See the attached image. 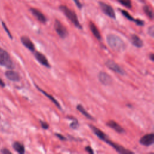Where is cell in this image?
I'll use <instances>...</instances> for the list:
<instances>
[{
    "instance_id": "2",
    "label": "cell",
    "mask_w": 154,
    "mask_h": 154,
    "mask_svg": "<svg viewBox=\"0 0 154 154\" xmlns=\"http://www.w3.org/2000/svg\"><path fill=\"white\" fill-rule=\"evenodd\" d=\"M60 10L64 14V15L67 17V18L78 28L82 29V26L81 25L78 17L76 14V13L69 8L66 5H60Z\"/></svg>"
},
{
    "instance_id": "5",
    "label": "cell",
    "mask_w": 154,
    "mask_h": 154,
    "mask_svg": "<svg viewBox=\"0 0 154 154\" xmlns=\"http://www.w3.org/2000/svg\"><path fill=\"white\" fill-rule=\"evenodd\" d=\"M105 65L108 69L114 72L115 73L121 75H125L126 74V72L124 70V69L112 60H108L105 62Z\"/></svg>"
},
{
    "instance_id": "12",
    "label": "cell",
    "mask_w": 154,
    "mask_h": 154,
    "mask_svg": "<svg viewBox=\"0 0 154 154\" xmlns=\"http://www.w3.org/2000/svg\"><path fill=\"white\" fill-rule=\"evenodd\" d=\"M106 125L107 126L113 129L115 131H116L118 133L122 134L125 132V129L119 124H118L116 122H115L112 120H110L108 122H107Z\"/></svg>"
},
{
    "instance_id": "21",
    "label": "cell",
    "mask_w": 154,
    "mask_h": 154,
    "mask_svg": "<svg viewBox=\"0 0 154 154\" xmlns=\"http://www.w3.org/2000/svg\"><path fill=\"white\" fill-rule=\"evenodd\" d=\"M117 1L126 8H131L132 7V3L131 0H117Z\"/></svg>"
},
{
    "instance_id": "28",
    "label": "cell",
    "mask_w": 154,
    "mask_h": 154,
    "mask_svg": "<svg viewBox=\"0 0 154 154\" xmlns=\"http://www.w3.org/2000/svg\"><path fill=\"white\" fill-rule=\"evenodd\" d=\"M85 150L86 152H87L88 153H90V154H93V153H94L93 150L92 148H91L90 146H86V147H85Z\"/></svg>"
},
{
    "instance_id": "25",
    "label": "cell",
    "mask_w": 154,
    "mask_h": 154,
    "mask_svg": "<svg viewBox=\"0 0 154 154\" xmlns=\"http://www.w3.org/2000/svg\"><path fill=\"white\" fill-rule=\"evenodd\" d=\"M40 125H41L42 128L43 129H47L49 128V124L47 123L46 122L43 121V120H40Z\"/></svg>"
},
{
    "instance_id": "15",
    "label": "cell",
    "mask_w": 154,
    "mask_h": 154,
    "mask_svg": "<svg viewBox=\"0 0 154 154\" xmlns=\"http://www.w3.org/2000/svg\"><path fill=\"white\" fill-rule=\"evenodd\" d=\"M131 40L134 46L138 48H140L143 46V41L136 34H134L131 35Z\"/></svg>"
},
{
    "instance_id": "18",
    "label": "cell",
    "mask_w": 154,
    "mask_h": 154,
    "mask_svg": "<svg viewBox=\"0 0 154 154\" xmlns=\"http://www.w3.org/2000/svg\"><path fill=\"white\" fill-rule=\"evenodd\" d=\"M12 146H13V148L14 149V150H16L17 153L20 154H23L25 152L24 146L19 141L14 142Z\"/></svg>"
},
{
    "instance_id": "24",
    "label": "cell",
    "mask_w": 154,
    "mask_h": 154,
    "mask_svg": "<svg viewBox=\"0 0 154 154\" xmlns=\"http://www.w3.org/2000/svg\"><path fill=\"white\" fill-rule=\"evenodd\" d=\"M2 26H3V28H4V29H5V31H6V32L7 33V34H8V35L9 36V37L11 38V39H12L13 38V36H12V35L11 34V33H10V31L8 30V28L7 27V26H6V25H5V23L4 22H2Z\"/></svg>"
},
{
    "instance_id": "4",
    "label": "cell",
    "mask_w": 154,
    "mask_h": 154,
    "mask_svg": "<svg viewBox=\"0 0 154 154\" xmlns=\"http://www.w3.org/2000/svg\"><path fill=\"white\" fill-rule=\"evenodd\" d=\"M103 141L104 142L106 143L107 144H108L111 147H112L119 153H122V154H132V153H134V152H131V150H129L128 149L123 147V146H120L118 144L112 142L111 140H110L109 139L108 136Z\"/></svg>"
},
{
    "instance_id": "30",
    "label": "cell",
    "mask_w": 154,
    "mask_h": 154,
    "mask_svg": "<svg viewBox=\"0 0 154 154\" xmlns=\"http://www.w3.org/2000/svg\"><path fill=\"white\" fill-rule=\"evenodd\" d=\"M74 1V2L75 3V4L76 5V6L79 8H81L82 7V4H81L80 1L79 0H73Z\"/></svg>"
},
{
    "instance_id": "26",
    "label": "cell",
    "mask_w": 154,
    "mask_h": 154,
    "mask_svg": "<svg viewBox=\"0 0 154 154\" xmlns=\"http://www.w3.org/2000/svg\"><path fill=\"white\" fill-rule=\"evenodd\" d=\"M148 34L152 37H154V27L153 25L150 26L149 28H148Z\"/></svg>"
},
{
    "instance_id": "23",
    "label": "cell",
    "mask_w": 154,
    "mask_h": 154,
    "mask_svg": "<svg viewBox=\"0 0 154 154\" xmlns=\"http://www.w3.org/2000/svg\"><path fill=\"white\" fill-rule=\"evenodd\" d=\"M79 126V123H78V122L76 119L75 120V121L72 122L70 124V127L73 129H76L78 128Z\"/></svg>"
},
{
    "instance_id": "20",
    "label": "cell",
    "mask_w": 154,
    "mask_h": 154,
    "mask_svg": "<svg viewBox=\"0 0 154 154\" xmlns=\"http://www.w3.org/2000/svg\"><path fill=\"white\" fill-rule=\"evenodd\" d=\"M143 10H144V12L146 13V14L147 16V17L149 19H153V11H152V8L149 6L144 5L143 7Z\"/></svg>"
},
{
    "instance_id": "9",
    "label": "cell",
    "mask_w": 154,
    "mask_h": 154,
    "mask_svg": "<svg viewBox=\"0 0 154 154\" xmlns=\"http://www.w3.org/2000/svg\"><path fill=\"white\" fill-rule=\"evenodd\" d=\"M98 79L100 83L105 85H109L112 82V78L105 72H100L98 75Z\"/></svg>"
},
{
    "instance_id": "3",
    "label": "cell",
    "mask_w": 154,
    "mask_h": 154,
    "mask_svg": "<svg viewBox=\"0 0 154 154\" xmlns=\"http://www.w3.org/2000/svg\"><path fill=\"white\" fill-rule=\"evenodd\" d=\"M0 65L10 69L14 67V63L9 54L1 48H0Z\"/></svg>"
},
{
    "instance_id": "27",
    "label": "cell",
    "mask_w": 154,
    "mask_h": 154,
    "mask_svg": "<svg viewBox=\"0 0 154 154\" xmlns=\"http://www.w3.org/2000/svg\"><path fill=\"white\" fill-rule=\"evenodd\" d=\"M55 136L57 137L60 140H63V141H66L67 140L66 137H65L64 135L60 134H58V133H55Z\"/></svg>"
},
{
    "instance_id": "13",
    "label": "cell",
    "mask_w": 154,
    "mask_h": 154,
    "mask_svg": "<svg viewBox=\"0 0 154 154\" xmlns=\"http://www.w3.org/2000/svg\"><path fill=\"white\" fill-rule=\"evenodd\" d=\"M22 43L31 52L35 51V46L30 38L27 36H22L20 38Z\"/></svg>"
},
{
    "instance_id": "31",
    "label": "cell",
    "mask_w": 154,
    "mask_h": 154,
    "mask_svg": "<svg viewBox=\"0 0 154 154\" xmlns=\"http://www.w3.org/2000/svg\"><path fill=\"white\" fill-rule=\"evenodd\" d=\"M149 58L150 59V60L152 61H154V54L153 53H151L150 55H149Z\"/></svg>"
},
{
    "instance_id": "11",
    "label": "cell",
    "mask_w": 154,
    "mask_h": 154,
    "mask_svg": "<svg viewBox=\"0 0 154 154\" xmlns=\"http://www.w3.org/2000/svg\"><path fill=\"white\" fill-rule=\"evenodd\" d=\"M30 11L31 13L33 14V16H35V17L41 23H45L47 21V19L46 16L38 10L34 8H31Z\"/></svg>"
},
{
    "instance_id": "19",
    "label": "cell",
    "mask_w": 154,
    "mask_h": 154,
    "mask_svg": "<svg viewBox=\"0 0 154 154\" xmlns=\"http://www.w3.org/2000/svg\"><path fill=\"white\" fill-rule=\"evenodd\" d=\"M76 109L79 112H80L82 114H83L85 117L90 119V120H94V119L85 109V108L83 107V106L81 104H78L76 105Z\"/></svg>"
},
{
    "instance_id": "17",
    "label": "cell",
    "mask_w": 154,
    "mask_h": 154,
    "mask_svg": "<svg viewBox=\"0 0 154 154\" xmlns=\"http://www.w3.org/2000/svg\"><path fill=\"white\" fill-rule=\"evenodd\" d=\"M89 27L90 29L91 32H92L93 35L99 40H100L102 39V37L101 35L100 34V32L98 29V28H97V26L94 25V23H93L92 22H90L89 23Z\"/></svg>"
},
{
    "instance_id": "1",
    "label": "cell",
    "mask_w": 154,
    "mask_h": 154,
    "mask_svg": "<svg viewBox=\"0 0 154 154\" xmlns=\"http://www.w3.org/2000/svg\"><path fill=\"white\" fill-rule=\"evenodd\" d=\"M106 40L109 46L114 51L121 52L125 50L126 44L125 42L118 35L113 34H108Z\"/></svg>"
},
{
    "instance_id": "7",
    "label": "cell",
    "mask_w": 154,
    "mask_h": 154,
    "mask_svg": "<svg viewBox=\"0 0 154 154\" xmlns=\"http://www.w3.org/2000/svg\"><path fill=\"white\" fill-rule=\"evenodd\" d=\"M99 5L102 11L106 15L112 19H116V13L111 6L103 2H99Z\"/></svg>"
},
{
    "instance_id": "16",
    "label": "cell",
    "mask_w": 154,
    "mask_h": 154,
    "mask_svg": "<svg viewBox=\"0 0 154 154\" xmlns=\"http://www.w3.org/2000/svg\"><path fill=\"white\" fill-rule=\"evenodd\" d=\"M35 87H36V88L42 93H43L44 95H45L51 101H52L55 105V106L57 107V108H58L60 109H61V106H60V103H59V102L52 96V95H51V94H48V93H46L45 90H42V89H41L40 87H38V86H37V85H35Z\"/></svg>"
},
{
    "instance_id": "32",
    "label": "cell",
    "mask_w": 154,
    "mask_h": 154,
    "mask_svg": "<svg viewBox=\"0 0 154 154\" xmlns=\"http://www.w3.org/2000/svg\"><path fill=\"white\" fill-rule=\"evenodd\" d=\"M5 85V83H4V81L0 78V86H1V87H4Z\"/></svg>"
},
{
    "instance_id": "33",
    "label": "cell",
    "mask_w": 154,
    "mask_h": 154,
    "mask_svg": "<svg viewBox=\"0 0 154 154\" xmlns=\"http://www.w3.org/2000/svg\"><path fill=\"white\" fill-rule=\"evenodd\" d=\"M137 1H140L141 2H142V3H144L145 2V0H137Z\"/></svg>"
},
{
    "instance_id": "10",
    "label": "cell",
    "mask_w": 154,
    "mask_h": 154,
    "mask_svg": "<svg viewBox=\"0 0 154 154\" xmlns=\"http://www.w3.org/2000/svg\"><path fill=\"white\" fill-rule=\"evenodd\" d=\"M34 56H35V59L40 63V64L45 66L47 68L51 67L45 55H43V54H42L40 52H35L34 53Z\"/></svg>"
},
{
    "instance_id": "29",
    "label": "cell",
    "mask_w": 154,
    "mask_h": 154,
    "mask_svg": "<svg viewBox=\"0 0 154 154\" xmlns=\"http://www.w3.org/2000/svg\"><path fill=\"white\" fill-rule=\"evenodd\" d=\"M1 153H3V154H7V153H11V152L7 149H5V148H4V149H2L0 151Z\"/></svg>"
},
{
    "instance_id": "8",
    "label": "cell",
    "mask_w": 154,
    "mask_h": 154,
    "mask_svg": "<svg viewBox=\"0 0 154 154\" xmlns=\"http://www.w3.org/2000/svg\"><path fill=\"white\" fill-rule=\"evenodd\" d=\"M154 134L153 133L147 134L143 135L139 140V143L144 146H150L153 144Z\"/></svg>"
},
{
    "instance_id": "6",
    "label": "cell",
    "mask_w": 154,
    "mask_h": 154,
    "mask_svg": "<svg viewBox=\"0 0 154 154\" xmlns=\"http://www.w3.org/2000/svg\"><path fill=\"white\" fill-rule=\"evenodd\" d=\"M54 28L57 34L61 38H65L67 37L68 31L67 30L66 28L60 22V21L57 19H56L55 21Z\"/></svg>"
},
{
    "instance_id": "22",
    "label": "cell",
    "mask_w": 154,
    "mask_h": 154,
    "mask_svg": "<svg viewBox=\"0 0 154 154\" xmlns=\"http://www.w3.org/2000/svg\"><path fill=\"white\" fill-rule=\"evenodd\" d=\"M120 11L122 12V14H123L126 19H128V20H131V21H133V22H136V20H137V19H134V18L132 17V16L128 11H126V10H121Z\"/></svg>"
},
{
    "instance_id": "14",
    "label": "cell",
    "mask_w": 154,
    "mask_h": 154,
    "mask_svg": "<svg viewBox=\"0 0 154 154\" xmlns=\"http://www.w3.org/2000/svg\"><path fill=\"white\" fill-rule=\"evenodd\" d=\"M6 78L12 81H18L20 79V76L19 74L13 70H7L5 73Z\"/></svg>"
}]
</instances>
